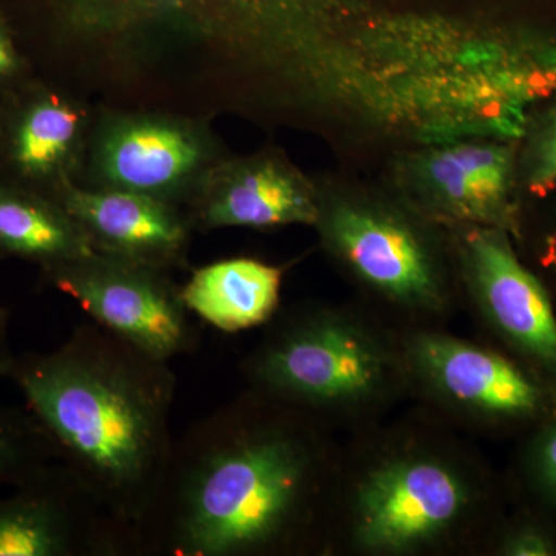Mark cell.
Returning <instances> with one entry per match:
<instances>
[{
  "label": "cell",
  "instance_id": "cell-1",
  "mask_svg": "<svg viewBox=\"0 0 556 556\" xmlns=\"http://www.w3.org/2000/svg\"><path fill=\"white\" fill-rule=\"evenodd\" d=\"M318 450L287 412L240 401L177 439L138 555L247 556L287 551L313 525Z\"/></svg>",
  "mask_w": 556,
  "mask_h": 556
},
{
  "label": "cell",
  "instance_id": "cell-2",
  "mask_svg": "<svg viewBox=\"0 0 556 556\" xmlns=\"http://www.w3.org/2000/svg\"><path fill=\"white\" fill-rule=\"evenodd\" d=\"M9 375L61 466L138 546L175 444L169 362L90 321L56 351L11 362Z\"/></svg>",
  "mask_w": 556,
  "mask_h": 556
},
{
  "label": "cell",
  "instance_id": "cell-3",
  "mask_svg": "<svg viewBox=\"0 0 556 556\" xmlns=\"http://www.w3.org/2000/svg\"><path fill=\"white\" fill-rule=\"evenodd\" d=\"M265 396L289 407L325 408L361 402L386 372L380 350L365 332L331 316L289 321L248 364Z\"/></svg>",
  "mask_w": 556,
  "mask_h": 556
},
{
  "label": "cell",
  "instance_id": "cell-4",
  "mask_svg": "<svg viewBox=\"0 0 556 556\" xmlns=\"http://www.w3.org/2000/svg\"><path fill=\"white\" fill-rule=\"evenodd\" d=\"M54 283L91 321L150 357L170 364L195 346L181 289L170 287L152 266L93 252L62 263Z\"/></svg>",
  "mask_w": 556,
  "mask_h": 556
},
{
  "label": "cell",
  "instance_id": "cell-5",
  "mask_svg": "<svg viewBox=\"0 0 556 556\" xmlns=\"http://www.w3.org/2000/svg\"><path fill=\"white\" fill-rule=\"evenodd\" d=\"M124 555H138L137 536L62 466L0 497V556Z\"/></svg>",
  "mask_w": 556,
  "mask_h": 556
},
{
  "label": "cell",
  "instance_id": "cell-6",
  "mask_svg": "<svg viewBox=\"0 0 556 556\" xmlns=\"http://www.w3.org/2000/svg\"><path fill=\"white\" fill-rule=\"evenodd\" d=\"M468 503V486L452 467L428 457L390 460L358 486L356 538L368 551L408 552L445 535Z\"/></svg>",
  "mask_w": 556,
  "mask_h": 556
},
{
  "label": "cell",
  "instance_id": "cell-7",
  "mask_svg": "<svg viewBox=\"0 0 556 556\" xmlns=\"http://www.w3.org/2000/svg\"><path fill=\"white\" fill-rule=\"evenodd\" d=\"M468 266L486 324L510 357L556 394V309L546 285L519 258L504 229L473 232Z\"/></svg>",
  "mask_w": 556,
  "mask_h": 556
},
{
  "label": "cell",
  "instance_id": "cell-8",
  "mask_svg": "<svg viewBox=\"0 0 556 556\" xmlns=\"http://www.w3.org/2000/svg\"><path fill=\"white\" fill-rule=\"evenodd\" d=\"M413 353L442 394L497 426L533 428L554 407V391L506 354L437 334L420 336Z\"/></svg>",
  "mask_w": 556,
  "mask_h": 556
},
{
  "label": "cell",
  "instance_id": "cell-9",
  "mask_svg": "<svg viewBox=\"0 0 556 556\" xmlns=\"http://www.w3.org/2000/svg\"><path fill=\"white\" fill-rule=\"evenodd\" d=\"M328 233L358 276L387 298L416 308H437L441 302L426 249L396 219L342 207L329 218Z\"/></svg>",
  "mask_w": 556,
  "mask_h": 556
},
{
  "label": "cell",
  "instance_id": "cell-10",
  "mask_svg": "<svg viewBox=\"0 0 556 556\" xmlns=\"http://www.w3.org/2000/svg\"><path fill=\"white\" fill-rule=\"evenodd\" d=\"M65 208L109 257L153 268L178 255L186 243L178 215L148 193L70 190Z\"/></svg>",
  "mask_w": 556,
  "mask_h": 556
},
{
  "label": "cell",
  "instance_id": "cell-11",
  "mask_svg": "<svg viewBox=\"0 0 556 556\" xmlns=\"http://www.w3.org/2000/svg\"><path fill=\"white\" fill-rule=\"evenodd\" d=\"M283 270L251 258L223 260L192 274L181 298L190 314L223 332L266 324L276 314Z\"/></svg>",
  "mask_w": 556,
  "mask_h": 556
},
{
  "label": "cell",
  "instance_id": "cell-12",
  "mask_svg": "<svg viewBox=\"0 0 556 556\" xmlns=\"http://www.w3.org/2000/svg\"><path fill=\"white\" fill-rule=\"evenodd\" d=\"M199 160L195 141L163 124L142 123L121 130L105 150L110 181L134 192L169 188Z\"/></svg>",
  "mask_w": 556,
  "mask_h": 556
},
{
  "label": "cell",
  "instance_id": "cell-13",
  "mask_svg": "<svg viewBox=\"0 0 556 556\" xmlns=\"http://www.w3.org/2000/svg\"><path fill=\"white\" fill-rule=\"evenodd\" d=\"M201 217L208 228H273L316 222L317 208L294 179L262 167L230 182L208 201Z\"/></svg>",
  "mask_w": 556,
  "mask_h": 556
},
{
  "label": "cell",
  "instance_id": "cell-14",
  "mask_svg": "<svg viewBox=\"0 0 556 556\" xmlns=\"http://www.w3.org/2000/svg\"><path fill=\"white\" fill-rule=\"evenodd\" d=\"M0 249L62 263L93 254L78 222L38 203L0 197Z\"/></svg>",
  "mask_w": 556,
  "mask_h": 556
},
{
  "label": "cell",
  "instance_id": "cell-15",
  "mask_svg": "<svg viewBox=\"0 0 556 556\" xmlns=\"http://www.w3.org/2000/svg\"><path fill=\"white\" fill-rule=\"evenodd\" d=\"M78 130V115L67 105L46 102L28 113L16 141V159L24 169L49 170L70 148Z\"/></svg>",
  "mask_w": 556,
  "mask_h": 556
},
{
  "label": "cell",
  "instance_id": "cell-16",
  "mask_svg": "<svg viewBox=\"0 0 556 556\" xmlns=\"http://www.w3.org/2000/svg\"><path fill=\"white\" fill-rule=\"evenodd\" d=\"M517 481L525 493L526 507L556 521V401L533 427L532 437L522 448Z\"/></svg>",
  "mask_w": 556,
  "mask_h": 556
},
{
  "label": "cell",
  "instance_id": "cell-17",
  "mask_svg": "<svg viewBox=\"0 0 556 556\" xmlns=\"http://www.w3.org/2000/svg\"><path fill=\"white\" fill-rule=\"evenodd\" d=\"M53 448L35 422L0 412V484H22L49 467Z\"/></svg>",
  "mask_w": 556,
  "mask_h": 556
},
{
  "label": "cell",
  "instance_id": "cell-18",
  "mask_svg": "<svg viewBox=\"0 0 556 556\" xmlns=\"http://www.w3.org/2000/svg\"><path fill=\"white\" fill-rule=\"evenodd\" d=\"M517 186L532 201L556 189V100L543 113L517 159Z\"/></svg>",
  "mask_w": 556,
  "mask_h": 556
},
{
  "label": "cell",
  "instance_id": "cell-19",
  "mask_svg": "<svg viewBox=\"0 0 556 556\" xmlns=\"http://www.w3.org/2000/svg\"><path fill=\"white\" fill-rule=\"evenodd\" d=\"M555 526V519L525 507L504 530L497 551L507 556H556Z\"/></svg>",
  "mask_w": 556,
  "mask_h": 556
},
{
  "label": "cell",
  "instance_id": "cell-20",
  "mask_svg": "<svg viewBox=\"0 0 556 556\" xmlns=\"http://www.w3.org/2000/svg\"><path fill=\"white\" fill-rule=\"evenodd\" d=\"M551 204L544 211V218L536 229L519 228L517 239L527 243L532 252L533 265L538 277L546 285L556 309V189L541 199Z\"/></svg>",
  "mask_w": 556,
  "mask_h": 556
},
{
  "label": "cell",
  "instance_id": "cell-21",
  "mask_svg": "<svg viewBox=\"0 0 556 556\" xmlns=\"http://www.w3.org/2000/svg\"><path fill=\"white\" fill-rule=\"evenodd\" d=\"M236 2L243 3L248 9H257L270 11L276 10H302V9H324L334 0H236Z\"/></svg>",
  "mask_w": 556,
  "mask_h": 556
},
{
  "label": "cell",
  "instance_id": "cell-22",
  "mask_svg": "<svg viewBox=\"0 0 556 556\" xmlns=\"http://www.w3.org/2000/svg\"><path fill=\"white\" fill-rule=\"evenodd\" d=\"M9 313L5 309H0V375L9 372L11 358L7 353V331H9Z\"/></svg>",
  "mask_w": 556,
  "mask_h": 556
},
{
  "label": "cell",
  "instance_id": "cell-23",
  "mask_svg": "<svg viewBox=\"0 0 556 556\" xmlns=\"http://www.w3.org/2000/svg\"><path fill=\"white\" fill-rule=\"evenodd\" d=\"M14 67V58L11 53L9 43L0 38V75H5Z\"/></svg>",
  "mask_w": 556,
  "mask_h": 556
}]
</instances>
